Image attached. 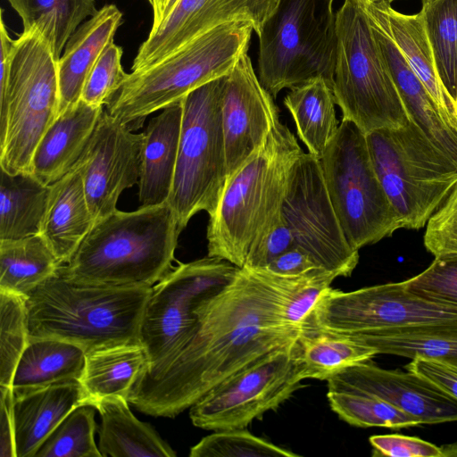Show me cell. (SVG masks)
Returning a JSON list of instances; mask_svg holds the SVG:
<instances>
[{"label": "cell", "mask_w": 457, "mask_h": 457, "mask_svg": "<svg viewBox=\"0 0 457 457\" xmlns=\"http://www.w3.org/2000/svg\"><path fill=\"white\" fill-rule=\"evenodd\" d=\"M279 0H179L168 17L150 29L131 71L151 66L220 25L245 21L258 35Z\"/></svg>", "instance_id": "18"}, {"label": "cell", "mask_w": 457, "mask_h": 457, "mask_svg": "<svg viewBox=\"0 0 457 457\" xmlns=\"http://www.w3.org/2000/svg\"><path fill=\"white\" fill-rule=\"evenodd\" d=\"M95 407L72 410L44 441L35 457H102L95 441Z\"/></svg>", "instance_id": "38"}, {"label": "cell", "mask_w": 457, "mask_h": 457, "mask_svg": "<svg viewBox=\"0 0 457 457\" xmlns=\"http://www.w3.org/2000/svg\"><path fill=\"white\" fill-rule=\"evenodd\" d=\"M334 0H279L259 37L258 71L275 98L317 78L333 86L337 60Z\"/></svg>", "instance_id": "7"}, {"label": "cell", "mask_w": 457, "mask_h": 457, "mask_svg": "<svg viewBox=\"0 0 457 457\" xmlns=\"http://www.w3.org/2000/svg\"><path fill=\"white\" fill-rule=\"evenodd\" d=\"M320 163L335 213L353 249L378 243L401 228L375 171L366 134L353 122L342 119Z\"/></svg>", "instance_id": "11"}, {"label": "cell", "mask_w": 457, "mask_h": 457, "mask_svg": "<svg viewBox=\"0 0 457 457\" xmlns=\"http://www.w3.org/2000/svg\"><path fill=\"white\" fill-rule=\"evenodd\" d=\"M104 112L83 100L60 113L34 153L30 174L50 186L76 164Z\"/></svg>", "instance_id": "23"}, {"label": "cell", "mask_w": 457, "mask_h": 457, "mask_svg": "<svg viewBox=\"0 0 457 457\" xmlns=\"http://www.w3.org/2000/svg\"><path fill=\"white\" fill-rule=\"evenodd\" d=\"M274 276L284 295L283 320L286 324L295 327H303L320 295L337 278V274L326 269L300 277Z\"/></svg>", "instance_id": "41"}, {"label": "cell", "mask_w": 457, "mask_h": 457, "mask_svg": "<svg viewBox=\"0 0 457 457\" xmlns=\"http://www.w3.org/2000/svg\"><path fill=\"white\" fill-rule=\"evenodd\" d=\"M29 338L26 297L0 290V386L12 387Z\"/></svg>", "instance_id": "39"}, {"label": "cell", "mask_w": 457, "mask_h": 457, "mask_svg": "<svg viewBox=\"0 0 457 457\" xmlns=\"http://www.w3.org/2000/svg\"><path fill=\"white\" fill-rule=\"evenodd\" d=\"M297 340L234 373L189 409L192 423L220 431L247 428L302 386Z\"/></svg>", "instance_id": "13"}, {"label": "cell", "mask_w": 457, "mask_h": 457, "mask_svg": "<svg viewBox=\"0 0 457 457\" xmlns=\"http://www.w3.org/2000/svg\"><path fill=\"white\" fill-rule=\"evenodd\" d=\"M1 393V440L0 456L16 457L14 421H13V391L11 386H0Z\"/></svg>", "instance_id": "49"}, {"label": "cell", "mask_w": 457, "mask_h": 457, "mask_svg": "<svg viewBox=\"0 0 457 457\" xmlns=\"http://www.w3.org/2000/svg\"><path fill=\"white\" fill-rule=\"evenodd\" d=\"M253 25H220L145 69L128 73L106 112L130 129L145 117L180 102L204 84L227 75L248 50Z\"/></svg>", "instance_id": "5"}, {"label": "cell", "mask_w": 457, "mask_h": 457, "mask_svg": "<svg viewBox=\"0 0 457 457\" xmlns=\"http://www.w3.org/2000/svg\"><path fill=\"white\" fill-rule=\"evenodd\" d=\"M282 213L295 246L307 251L321 266L338 277H349L359 262V251L346 240L330 202L320 159L302 153L292 167Z\"/></svg>", "instance_id": "15"}, {"label": "cell", "mask_w": 457, "mask_h": 457, "mask_svg": "<svg viewBox=\"0 0 457 457\" xmlns=\"http://www.w3.org/2000/svg\"><path fill=\"white\" fill-rule=\"evenodd\" d=\"M283 303L273 275L239 268L199 306L190 337L160 370L138 377L127 400L147 415L178 416L234 373L298 339L303 328L285 323Z\"/></svg>", "instance_id": "1"}, {"label": "cell", "mask_w": 457, "mask_h": 457, "mask_svg": "<svg viewBox=\"0 0 457 457\" xmlns=\"http://www.w3.org/2000/svg\"><path fill=\"white\" fill-rule=\"evenodd\" d=\"M181 231L167 203L117 209L94 224L60 271L80 283L154 287L173 270Z\"/></svg>", "instance_id": "2"}, {"label": "cell", "mask_w": 457, "mask_h": 457, "mask_svg": "<svg viewBox=\"0 0 457 457\" xmlns=\"http://www.w3.org/2000/svg\"><path fill=\"white\" fill-rule=\"evenodd\" d=\"M120 395L93 403L101 416L99 450L103 457H175L174 450L149 423L140 421Z\"/></svg>", "instance_id": "26"}, {"label": "cell", "mask_w": 457, "mask_h": 457, "mask_svg": "<svg viewBox=\"0 0 457 457\" xmlns=\"http://www.w3.org/2000/svg\"><path fill=\"white\" fill-rule=\"evenodd\" d=\"M457 103V102H456Z\"/></svg>", "instance_id": "53"}, {"label": "cell", "mask_w": 457, "mask_h": 457, "mask_svg": "<svg viewBox=\"0 0 457 457\" xmlns=\"http://www.w3.org/2000/svg\"><path fill=\"white\" fill-rule=\"evenodd\" d=\"M357 341L378 354L436 360L457 367V319L370 333Z\"/></svg>", "instance_id": "31"}, {"label": "cell", "mask_w": 457, "mask_h": 457, "mask_svg": "<svg viewBox=\"0 0 457 457\" xmlns=\"http://www.w3.org/2000/svg\"><path fill=\"white\" fill-rule=\"evenodd\" d=\"M327 397L331 410L354 427L399 429L422 424L420 419L363 392L328 390Z\"/></svg>", "instance_id": "37"}, {"label": "cell", "mask_w": 457, "mask_h": 457, "mask_svg": "<svg viewBox=\"0 0 457 457\" xmlns=\"http://www.w3.org/2000/svg\"><path fill=\"white\" fill-rule=\"evenodd\" d=\"M152 288L76 282L59 268L25 296L29 339H62L86 353L140 344L141 321Z\"/></svg>", "instance_id": "3"}, {"label": "cell", "mask_w": 457, "mask_h": 457, "mask_svg": "<svg viewBox=\"0 0 457 457\" xmlns=\"http://www.w3.org/2000/svg\"><path fill=\"white\" fill-rule=\"evenodd\" d=\"M336 18L332 89L342 119L353 122L365 134L405 126L410 119L359 2L345 0Z\"/></svg>", "instance_id": "8"}, {"label": "cell", "mask_w": 457, "mask_h": 457, "mask_svg": "<svg viewBox=\"0 0 457 457\" xmlns=\"http://www.w3.org/2000/svg\"><path fill=\"white\" fill-rule=\"evenodd\" d=\"M133 131L104 110L74 165L95 223L116 211L120 194L138 183L145 132Z\"/></svg>", "instance_id": "16"}, {"label": "cell", "mask_w": 457, "mask_h": 457, "mask_svg": "<svg viewBox=\"0 0 457 457\" xmlns=\"http://www.w3.org/2000/svg\"><path fill=\"white\" fill-rule=\"evenodd\" d=\"M369 441L373 457H443L441 447L415 436L374 435Z\"/></svg>", "instance_id": "46"}, {"label": "cell", "mask_w": 457, "mask_h": 457, "mask_svg": "<svg viewBox=\"0 0 457 457\" xmlns=\"http://www.w3.org/2000/svg\"><path fill=\"white\" fill-rule=\"evenodd\" d=\"M443 457L457 456V443L441 446Z\"/></svg>", "instance_id": "51"}, {"label": "cell", "mask_w": 457, "mask_h": 457, "mask_svg": "<svg viewBox=\"0 0 457 457\" xmlns=\"http://www.w3.org/2000/svg\"><path fill=\"white\" fill-rule=\"evenodd\" d=\"M182 120L181 101L162 110L146 127L138 180L140 206L167 203L175 176Z\"/></svg>", "instance_id": "24"}, {"label": "cell", "mask_w": 457, "mask_h": 457, "mask_svg": "<svg viewBox=\"0 0 457 457\" xmlns=\"http://www.w3.org/2000/svg\"><path fill=\"white\" fill-rule=\"evenodd\" d=\"M403 284L409 292L426 301L457 308V255L435 257L426 270Z\"/></svg>", "instance_id": "42"}, {"label": "cell", "mask_w": 457, "mask_h": 457, "mask_svg": "<svg viewBox=\"0 0 457 457\" xmlns=\"http://www.w3.org/2000/svg\"><path fill=\"white\" fill-rule=\"evenodd\" d=\"M94 224L81 175L74 166L50 185L39 235L63 265L71 260Z\"/></svg>", "instance_id": "25"}, {"label": "cell", "mask_w": 457, "mask_h": 457, "mask_svg": "<svg viewBox=\"0 0 457 457\" xmlns=\"http://www.w3.org/2000/svg\"><path fill=\"white\" fill-rule=\"evenodd\" d=\"M405 369L429 380L457 400V367L436 360L415 358Z\"/></svg>", "instance_id": "48"}, {"label": "cell", "mask_w": 457, "mask_h": 457, "mask_svg": "<svg viewBox=\"0 0 457 457\" xmlns=\"http://www.w3.org/2000/svg\"><path fill=\"white\" fill-rule=\"evenodd\" d=\"M336 104L332 87L322 78L290 88L284 98L298 137L308 153L318 159L339 127Z\"/></svg>", "instance_id": "30"}, {"label": "cell", "mask_w": 457, "mask_h": 457, "mask_svg": "<svg viewBox=\"0 0 457 457\" xmlns=\"http://www.w3.org/2000/svg\"><path fill=\"white\" fill-rule=\"evenodd\" d=\"M146 365L147 354L141 344L116 345L87 352L79 381L88 404L112 395L127 399Z\"/></svg>", "instance_id": "27"}, {"label": "cell", "mask_w": 457, "mask_h": 457, "mask_svg": "<svg viewBox=\"0 0 457 457\" xmlns=\"http://www.w3.org/2000/svg\"><path fill=\"white\" fill-rule=\"evenodd\" d=\"M294 246L293 234L280 209L255 236L242 268L262 269Z\"/></svg>", "instance_id": "44"}, {"label": "cell", "mask_w": 457, "mask_h": 457, "mask_svg": "<svg viewBox=\"0 0 457 457\" xmlns=\"http://www.w3.org/2000/svg\"><path fill=\"white\" fill-rule=\"evenodd\" d=\"M122 53L113 41L106 46L86 80L81 100L96 106L110 103L128 76L121 65Z\"/></svg>", "instance_id": "43"}, {"label": "cell", "mask_w": 457, "mask_h": 457, "mask_svg": "<svg viewBox=\"0 0 457 457\" xmlns=\"http://www.w3.org/2000/svg\"><path fill=\"white\" fill-rule=\"evenodd\" d=\"M61 265L40 235L0 241V290L26 296Z\"/></svg>", "instance_id": "34"}, {"label": "cell", "mask_w": 457, "mask_h": 457, "mask_svg": "<svg viewBox=\"0 0 457 457\" xmlns=\"http://www.w3.org/2000/svg\"><path fill=\"white\" fill-rule=\"evenodd\" d=\"M420 13L440 79L456 103L457 0H421Z\"/></svg>", "instance_id": "36"}, {"label": "cell", "mask_w": 457, "mask_h": 457, "mask_svg": "<svg viewBox=\"0 0 457 457\" xmlns=\"http://www.w3.org/2000/svg\"><path fill=\"white\" fill-rule=\"evenodd\" d=\"M457 319V308L426 301L402 282L344 292L328 287L303 321L358 340L370 333Z\"/></svg>", "instance_id": "14"}, {"label": "cell", "mask_w": 457, "mask_h": 457, "mask_svg": "<svg viewBox=\"0 0 457 457\" xmlns=\"http://www.w3.org/2000/svg\"><path fill=\"white\" fill-rule=\"evenodd\" d=\"M221 116L228 182L260 149L279 119L274 97L257 77L247 50L224 76Z\"/></svg>", "instance_id": "17"}, {"label": "cell", "mask_w": 457, "mask_h": 457, "mask_svg": "<svg viewBox=\"0 0 457 457\" xmlns=\"http://www.w3.org/2000/svg\"><path fill=\"white\" fill-rule=\"evenodd\" d=\"M22 21L23 30L36 29L59 60L81 22L96 12L95 0H8Z\"/></svg>", "instance_id": "35"}, {"label": "cell", "mask_w": 457, "mask_h": 457, "mask_svg": "<svg viewBox=\"0 0 457 457\" xmlns=\"http://www.w3.org/2000/svg\"><path fill=\"white\" fill-rule=\"evenodd\" d=\"M327 382L328 390L375 395L422 424L457 421V400L410 370H385L369 361L344 370Z\"/></svg>", "instance_id": "19"}, {"label": "cell", "mask_w": 457, "mask_h": 457, "mask_svg": "<svg viewBox=\"0 0 457 457\" xmlns=\"http://www.w3.org/2000/svg\"><path fill=\"white\" fill-rule=\"evenodd\" d=\"M302 153L278 119L260 149L228 180L209 217L208 256L244 266L255 236L281 209L292 167Z\"/></svg>", "instance_id": "4"}, {"label": "cell", "mask_w": 457, "mask_h": 457, "mask_svg": "<svg viewBox=\"0 0 457 457\" xmlns=\"http://www.w3.org/2000/svg\"><path fill=\"white\" fill-rule=\"evenodd\" d=\"M13 395L16 457H35L44 441L72 410L88 404L78 379Z\"/></svg>", "instance_id": "21"}, {"label": "cell", "mask_w": 457, "mask_h": 457, "mask_svg": "<svg viewBox=\"0 0 457 457\" xmlns=\"http://www.w3.org/2000/svg\"><path fill=\"white\" fill-rule=\"evenodd\" d=\"M297 344L303 379L328 380L378 354L372 346L349 337L313 328H303Z\"/></svg>", "instance_id": "33"}, {"label": "cell", "mask_w": 457, "mask_h": 457, "mask_svg": "<svg viewBox=\"0 0 457 457\" xmlns=\"http://www.w3.org/2000/svg\"><path fill=\"white\" fill-rule=\"evenodd\" d=\"M423 239L435 257L457 255V185L428 220Z\"/></svg>", "instance_id": "45"}, {"label": "cell", "mask_w": 457, "mask_h": 457, "mask_svg": "<svg viewBox=\"0 0 457 457\" xmlns=\"http://www.w3.org/2000/svg\"><path fill=\"white\" fill-rule=\"evenodd\" d=\"M153 10L151 29L159 26L170 13L179 0H147Z\"/></svg>", "instance_id": "50"}, {"label": "cell", "mask_w": 457, "mask_h": 457, "mask_svg": "<svg viewBox=\"0 0 457 457\" xmlns=\"http://www.w3.org/2000/svg\"><path fill=\"white\" fill-rule=\"evenodd\" d=\"M360 1H364V2L374 4L391 6V4L396 0H360Z\"/></svg>", "instance_id": "52"}, {"label": "cell", "mask_w": 457, "mask_h": 457, "mask_svg": "<svg viewBox=\"0 0 457 457\" xmlns=\"http://www.w3.org/2000/svg\"><path fill=\"white\" fill-rule=\"evenodd\" d=\"M122 12L112 4L104 5L71 36L58 60L59 113L81 99L86 80L120 26Z\"/></svg>", "instance_id": "22"}, {"label": "cell", "mask_w": 457, "mask_h": 457, "mask_svg": "<svg viewBox=\"0 0 457 457\" xmlns=\"http://www.w3.org/2000/svg\"><path fill=\"white\" fill-rule=\"evenodd\" d=\"M321 269L325 268L307 251L301 247L294 246L262 270L280 277H300Z\"/></svg>", "instance_id": "47"}, {"label": "cell", "mask_w": 457, "mask_h": 457, "mask_svg": "<svg viewBox=\"0 0 457 457\" xmlns=\"http://www.w3.org/2000/svg\"><path fill=\"white\" fill-rule=\"evenodd\" d=\"M190 457H298L245 428L213 431L191 447Z\"/></svg>", "instance_id": "40"}, {"label": "cell", "mask_w": 457, "mask_h": 457, "mask_svg": "<svg viewBox=\"0 0 457 457\" xmlns=\"http://www.w3.org/2000/svg\"><path fill=\"white\" fill-rule=\"evenodd\" d=\"M238 269L207 255L179 262L153 287L140 326L147 365L139 377L156 372L175 354L194 331L199 306L228 285Z\"/></svg>", "instance_id": "12"}, {"label": "cell", "mask_w": 457, "mask_h": 457, "mask_svg": "<svg viewBox=\"0 0 457 457\" xmlns=\"http://www.w3.org/2000/svg\"><path fill=\"white\" fill-rule=\"evenodd\" d=\"M378 178L401 228L420 229L457 185V166L412 121L366 134Z\"/></svg>", "instance_id": "9"}, {"label": "cell", "mask_w": 457, "mask_h": 457, "mask_svg": "<svg viewBox=\"0 0 457 457\" xmlns=\"http://www.w3.org/2000/svg\"><path fill=\"white\" fill-rule=\"evenodd\" d=\"M372 4L408 64L433 99L445 112L457 117V104L440 79L420 13L404 14L391 6Z\"/></svg>", "instance_id": "29"}, {"label": "cell", "mask_w": 457, "mask_h": 457, "mask_svg": "<svg viewBox=\"0 0 457 457\" xmlns=\"http://www.w3.org/2000/svg\"><path fill=\"white\" fill-rule=\"evenodd\" d=\"M50 186L29 173L0 171V241L39 235Z\"/></svg>", "instance_id": "32"}, {"label": "cell", "mask_w": 457, "mask_h": 457, "mask_svg": "<svg viewBox=\"0 0 457 457\" xmlns=\"http://www.w3.org/2000/svg\"><path fill=\"white\" fill-rule=\"evenodd\" d=\"M365 12L383 59L408 117L457 166V117L442 109L411 70L375 6L359 2Z\"/></svg>", "instance_id": "20"}, {"label": "cell", "mask_w": 457, "mask_h": 457, "mask_svg": "<svg viewBox=\"0 0 457 457\" xmlns=\"http://www.w3.org/2000/svg\"><path fill=\"white\" fill-rule=\"evenodd\" d=\"M223 81L224 76L209 81L181 100L179 154L167 201L181 230L199 212L213 215L227 185Z\"/></svg>", "instance_id": "10"}, {"label": "cell", "mask_w": 457, "mask_h": 457, "mask_svg": "<svg viewBox=\"0 0 457 457\" xmlns=\"http://www.w3.org/2000/svg\"><path fill=\"white\" fill-rule=\"evenodd\" d=\"M86 351L57 338H30L14 371L12 388L22 393L79 378Z\"/></svg>", "instance_id": "28"}, {"label": "cell", "mask_w": 457, "mask_h": 457, "mask_svg": "<svg viewBox=\"0 0 457 457\" xmlns=\"http://www.w3.org/2000/svg\"><path fill=\"white\" fill-rule=\"evenodd\" d=\"M58 59L36 29L13 39L9 73L0 87V169L29 173L37 146L58 117Z\"/></svg>", "instance_id": "6"}]
</instances>
